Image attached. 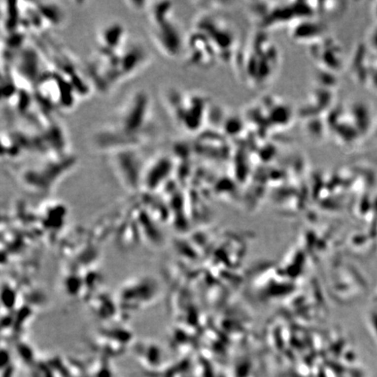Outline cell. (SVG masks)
<instances>
[{
  "label": "cell",
  "instance_id": "6da1fadb",
  "mask_svg": "<svg viewBox=\"0 0 377 377\" xmlns=\"http://www.w3.org/2000/svg\"><path fill=\"white\" fill-rule=\"evenodd\" d=\"M147 92H135L92 136L96 150L112 152L126 148H140L149 136L151 117Z\"/></svg>",
  "mask_w": 377,
  "mask_h": 377
},
{
  "label": "cell",
  "instance_id": "5b68a950",
  "mask_svg": "<svg viewBox=\"0 0 377 377\" xmlns=\"http://www.w3.org/2000/svg\"><path fill=\"white\" fill-rule=\"evenodd\" d=\"M35 4L46 26L59 27L65 21V12L56 2H36Z\"/></svg>",
  "mask_w": 377,
  "mask_h": 377
},
{
  "label": "cell",
  "instance_id": "7a4b0ae2",
  "mask_svg": "<svg viewBox=\"0 0 377 377\" xmlns=\"http://www.w3.org/2000/svg\"><path fill=\"white\" fill-rule=\"evenodd\" d=\"M149 55L143 46L134 43L122 46L110 54L96 53L88 63V75L92 86L107 92L122 80L138 72L148 61Z\"/></svg>",
  "mask_w": 377,
  "mask_h": 377
},
{
  "label": "cell",
  "instance_id": "3957f363",
  "mask_svg": "<svg viewBox=\"0 0 377 377\" xmlns=\"http://www.w3.org/2000/svg\"><path fill=\"white\" fill-rule=\"evenodd\" d=\"M150 34L156 47L163 54L173 57L179 52V36L175 25L172 23L171 2H149L146 8Z\"/></svg>",
  "mask_w": 377,
  "mask_h": 377
},
{
  "label": "cell",
  "instance_id": "277c9868",
  "mask_svg": "<svg viewBox=\"0 0 377 377\" xmlns=\"http://www.w3.org/2000/svg\"><path fill=\"white\" fill-rule=\"evenodd\" d=\"M125 28L119 22L107 24L97 33V51L99 54H110L127 44Z\"/></svg>",
  "mask_w": 377,
  "mask_h": 377
}]
</instances>
